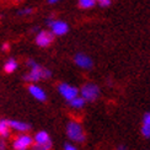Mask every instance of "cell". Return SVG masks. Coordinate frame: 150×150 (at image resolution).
<instances>
[{
    "label": "cell",
    "instance_id": "16",
    "mask_svg": "<svg viewBox=\"0 0 150 150\" xmlns=\"http://www.w3.org/2000/svg\"><path fill=\"white\" fill-rule=\"evenodd\" d=\"M96 4H97V0H78L79 8L80 9H84V10L92 9Z\"/></svg>",
    "mask_w": 150,
    "mask_h": 150
},
{
    "label": "cell",
    "instance_id": "19",
    "mask_svg": "<svg viewBox=\"0 0 150 150\" xmlns=\"http://www.w3.org/2000/svg\"><path fill=\"white\" fill-rule=\"evenodd\" d=\"M98 4H100V6H101V8H108V6L112 4V0H103V1L98 3Z\"/></svg>",
    "mask_w": 150,
    "mask_h": 150
},
{
    "label": "cell",
    "instance_id": "26",
    "mask_svg": "<svg viewBox=\"0 0 150 150\" xmlns=\"http://www.w3.org/2000/svg\"><path fill=\"white\" fill-rule=\"evenodd\" d=\"M16 1H18V0H16Z\"/></svg>",
    "mask_w": 150,
    "mask_h": 150
},
{
    "label": "cell",
    "instance_id": "20",
    "mask_svg": "<svg viewBox=\"0 0 150 150\" xmlns=\"http://www.w3.org/2000/svg\"><path fill=\"white\" fill-rule=\"evenodd\" d=\"M64 150H78V148L70 144V143H67V144H64Z\"/></svg>",
    "mask_w": 150,
    "mask_h": 150
},
{
    "label": "cell",
    "instance_id": "18",
    "mask_svg": "<svg viewBox=\"0 0 150 150\" xmlns=\"http://www.w3.org/2000/svg\"><path fill=\"white\" fill-rule=\"evenodd\" d=\"M33 12V9L32 8H22L21 10H18V12H17V15H20V16H28V15H31Z\"/></svg>",
    "mask_w": 150,
    "mask_h": 150
},
{
    "label": "cell",
    "instance_id": "15",
    "mask_svg": "<svg viewBox=\"0 0 150 150\" xmlns=\"http://www.w3.org/2000/svg\"><path fill=\"white\" fill-rule=\"evenodd\" d=\"M85 103H86V101L81 96H79V95L76 97H74L71 101H69L70 107L74 108V110H81V108H84Z\"/></svg>",
    "mask_w": 150,
    "mask_h": 150
},
{
    "label": "cell",
    "instance_id": "24",
    "mask_svg": "<svg viewBox=\"0 0 150 150\" xmlns=\"http://www.w3.org/2000/svg\"><path fill=\"white\" fill-rule=\"evenodd\" d=\"M117 150H127V148L124 146V145H120V146L117 148Z\"/></svg>",
    "mask_w": 150,
    "mask_h": 150
},
{
    "label": "cell",
    "instance_id": "9",
    "mask_svg": "<svg viewBox=\"0 0 150 150\" xmlns=\"http://www.w3.org/2000/svg\"><path fill=\"white\" fill-rule=\"evenodd\" d=\"M28 92H30V95L32 96L33 98L37 100V101L45 102L46 100H47V93H46V91L43 90L41 86L36 85V84H30V85H28Z\"/></svg>",
    "mask_w": 150,
    "mask_h": 150
},
{
    "label": "cell",
    "instance_id": "12",
    "mask_svg": "<svg viewBox=\"0 0 150 150\" xmlns=\"http://www.w3.org/2000/svg\"><path fill=\"white\" fill-rule=\"evenodd\" d=\"M10 124L8 120H0V138L5 139L10 137Z\"/></svg>",
    "mask_w": 150,
    "mask_h": 150
},
{
    "label": "cell",
    "instance_id": "10",
    "mask_svg": "<svg viewBox=\"0 0 150 150\" xmlns=\"http://www.w3.org/2000/svg\"><path fill=\"white\" fill-rule=\"evenodd\" d=\"M9 124H10L11 129L16 130V132H21V133L28 132V130L31 129V124H28L27 122H22V121L11 120V121H9Z\"/></svg>",
    "mask_w": 150,
    "mask_h": 150
},
{
    "label": "cell",
    "instance_id": "23",
    "mask_svg": "<svg viewBox=\"0 0 150 150\" xmlns=\"http://www.w3.org/2000/svg\"><path fill=\"white\" fill-rule=\"evenodd\" d=\"M60 1V0H47V3L49 5H55V4H58Z\"/></svg>",
    "mask_w": 150,
    "mask_h": 150
},
{
    "label": "cell",
    "instance_id": "14",
    "mask_svg": "<svg viewBox=\"0 0 150 150\" xmlns=\"http://www.w3.org/2000/svg\"><path fill=\"white\" fill-rule=\"evenodd\" d=\"M17 67H18L17 60L15 58H9L4 64V71L8 73V74H11L17 69Z\"/></svg>",
    "mask_w": 150,
    "mask_h": 150
},
{
    "label": "cell",
    "instance_id": "17",
    "mask_svg": "<svg viewBox=\"0 0 150 150\" xmlns=\"http://www.w3.org/2000/svg\"><path fill=\"white\" fill-rule=\"evenodd\" d=\"M52 140H49L47 143H43V144H36V143H33L32 144V150H51L52 149Z\"/></svg>",
    "mask_w": 150,
    "mask_h": 150
},
{
    "label": "cell",
    "instance_id": "3",
    "mask_svg": "<svg viewBox=\"0 0 150 150\" xmlns=\"http://www.w3.org/2000/svg\"><path fill=\"white\" fill-rule=\"evenodd\" d=\"M79 92H80V96L86 102H93L100 96V87L95 83H86L81 86Z\"/></svg>",
    "mask_w": 150,
    "mask_h": 150
},
{
    "label": "cell",
    "instance_id": "13",
    "mask_svg": "<svg viewBox=\"0 0 150 150\" xmlns=\"http://www.w3.org/2000/svg\"><path fill=\"white\" fill-rule=\"evenodd\" d=\"M51 140V137L46 132V130H41V132H37L36 135L33 137V143L36 144H43V143H47Z\"/></svg>",
    "mask_w": 150,
    "mask_h": 150
},
{
    "label": "cell",
    "instance_id": "4",
    "mask_svg": "<svg viewBox=\"0 0 150 150\" xmlns=\"http://www.w3.org/2000/svg\"><path fill=\"white\" fill-rule=\"evenodd\" d=\"M53 41H54V35L51 31H47V30H40L35 38L36 45L41 48L49 47L53 43Z\"/></svg>",
    "mask_w": 150,
    "mask_h": 150
},
{
    "label": "cell",
    "instance_id": "6",
    "mask_svg": "<svg viewBox=\"0 0 150 150\" xmlns=\"http://www.w3.org/2000/svg\"><path fill=\"white\" fill-rule=\"evenodd\" d=\"M58 91L59 93L62 95V97H63L64 100H67L68 102L71 101V100L74 97H76L79 95V90H78V87H75L70 84H68V83H62L58 85Z\"/></svg>",
    "mask_w": 150,
    "mask_h": 150
},
{
    "label": "cell",
    "instance_id": "7",
    "mask_svg": "<svg viewBox=\"0 0 150 150\" xmlns=\"http://www.w3.org/2000/svg\"><path fill=\"white\" fill-rule=\"evenodd\" d=\"M51 28V32L54 36H64L69 32V25L63 20H53L51 23L48 25Z\"/></svg>",
    "mask_w": 150,
    "mask_h": 150
},
{
    "label": "cell",
    "instance_id": "2",
    "mask_svg": "<svg viewBox=\"0 0 150 150\" xmlns=\"http://www.w3.org/2000/svg\"><path fill=\"white\" fill-rule=\"evenodd\" d=\"M67 135L71 142L75 143H84L86 139V135L84 132L83 126L79 122L70 121L67 124Z\"/></svg>",
    "mask_w": 150,
    "mask_h": 150
},
{
    "label": "cell",
    "instance_id": "25",
    "mask_svg": "<svg viewBox=\"0 0 150 150\" xmlns=\"http://www.w3.org/2000/svg\"><path fill=\"white\" fill-rule=\"evenodd\" d=\"M101 1H103V0H97V3H101Z\"/></svg>",
    "mask_w": 150,
    "mask_h": 150
},
{
    "label": "cell",
    "instance_id": "5",
    "mask_svg": "<svg viewBox=\"0 0 150 150\" xmlns=\"http://www.w3.org/2000/svg\"><path fill=\"white\" fill-rule=\"evenodd\" d=\"M32 144H33L32 137L26 133H21L14 139L12 148H14V150H27L28 148L32 146Z\"/></svg>",
    "mask_w": 150,
    "mask_h": 150
},
{
    "label": "cell",
    "instance_id": "8",
    "mask_svg": "<svg viewBox=\"0 0 150 150\" xmlns=\"http://www.w3.org/2000/svg\"><path fill=\"white\" fill-rule=\"evenodd\" d=\"M74 63L76 64V67H79L80 69H85V70H90L93 67V62L92 59L85 53H76L74 55Z\"/></svg>",
    "mask_w": 150,
    "mask_h": 150
},
{
    "label": "cell",
    "instance_id": "22",
    "mask_svg": "<svg viewBox=\"0 0 150 150\" xmlns=\"http://www.w3.org/2000/svg\"><path fill=\"white\" fill-rule=\"evenodd\" d=\"M0 150H6V143L3 139L0 140Z\"/></svg>",
    "mask_w": 150,
    "mask_h": 150
},
{
    "label": "cell",
    "instance_id": "1",
    "mask_svg": "<svg viewBox=\"0 0 150 150\" xmlns=\"http://www.w3.org/2000/svg\"><path fill=\"white\" fill-rule=\"evenodd\" d=\"M27 67L30 68V71L23 76V80L27 83H37L42 79H49L52 76V71L40 65L35 59H28Z\"/></svg>",
    "mask_w": 150,
    "mask_h": 150
},
{
    "label": "cell",
    "instance_id": "21",
    "mask_svg": "<svg viewBox=\"0 0 150 150\" xmlns=\"http://www.w3.org/2000/svg\"><path fill=\"white\" fill-rule=\"evenodd\" d=\"M10 49V45L8 42H5V43H3V46H1V51H4V52H8Z\"/></svg>",
    "mask_w": 150,
    "mask_h": 150
},
{
    "label": "cell",
    "instance_id": "11",
    "mask_svg": "<svg viewBox=\"0 0 150 150\" xmlns=\"http://www.w3.org/2000/svg\"><path fill=\"white\" fill-rule=\"evenodd\" d=\"M142 135L144 138H150V112H146L142 122Z\"/></svg>",
    "mask_w": 150,
    "mask_h": 150
}]
</instances>
